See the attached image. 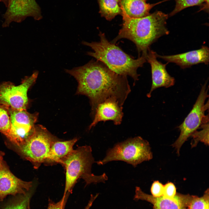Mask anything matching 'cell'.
<instances>
[{
  "label": "cell",
  "instance_id": "cell-1",
  "mask_svg": "<svg viewBox=\"0 0 209 209\" xmlns=\"http://www.w3.org/2000/svg\"><path fill=\"white\" fill-rule=\"evenodd\" d=\"M65 71L78 82L76 94L89 99L93 118L100 103L113 98L122 106L131 91L127 76L115 73L99 61L91 60L83 66Z\"/></svg>",
  "mask_w": 209,
  "mask_h": 209
},
{
  "label": "cell",
  "instance_id": "cell-9",
  "mask_svg": "<svg viewBox=\"0 0 209 209\" xmlns=\"http://www.w3.org/2000/svg\"><path fill=\"white\" fill-rule=\"evenodd\" d=\"M11 128L9 140L12 144L21 145L34 131L38 113H31L26 109L18 110L10 107Z\"/></svg>",
  "mask_w": 209,
  "mask_h": 209
},
{
  "label": "cell",
  "instance_id": "cell-23",
  "mask_svg": "<svg viewBox=\"0 0 209 209\" xmlns=\"http://www.w3.org/2000/svg\"><path fill=\"white\" fill-rule=\"evenodd\" d=\"M176 4L174 10L170 14L172 16L182 10L190 6L200 5L205 2V0H174Z\"/></svg>",
  "mask_w": 209,
  "mask_h": 209
},
{
  "label": "cell",
  "instance_id": "cell-17",
  "mask_svg": "<svg viewBox=\"0 0 209 209\" xmlns=\"http://www.w3.org/2000/svg\"><path fill=\"white\" fill-rule=\"evenodd\" d=\"M147 0H120L121 15L131 18H139L149 14L154 4L147 3Z\"/></svg>",
  "mask_w": 209,
  "mask_h": 209
},
{
  "label": "cell",
  "instance_id": "cell-4",
  "mask_svg": "<svg viewBox=\"0 0 209 209\" xmlns=\"http://www.w3.org/2000/svg\"><path fill=\"white\" fill-rule=\"evenodd\" d=\"M90 146L86 145L78 147L62 161L61 164L65 170V184L63 195L72 192L78 180L83 179L86 185L91 183H105L108 177L105 173L96 176L91 173V168L95 162L92 154Z\"/></svg>",
  "mask_w": 209,
  "mask_h": 209
},
{
  "label": "cell",
  "instance_id": "cell-27",
  "mask_svg": "<svg viewBox=\"0 0 209 209\" xmlns=\"http://www.w3.org/2000/svg\"><path fill=\"white\" fill-rule=\"evenodd\" d=\"M5 155V153L1 151H0V167L2 162L3 160V158Z\"/></svg>",
  "mask_w": 209,
  "mask_h": 209
},
{
  "label": "cell",
  "instance_id": "cell-3",
  "mask_svg": "<svg viewBox=\"0 0 209 209\" xmlns=\"http://www.w3.org/2000/svg\"><path fill=\"white\" fill-rule=\"evenodd\" d=\"M100 41L91 43L83 41L82 44L91 47L93 51L87 54L102 63L111 70L118 75L131 77L134 82L139 75L137 70L146 61V55L142 56L135 59L125 53L114 44L109 42L105 34L100 31Z\"/></svg>",
  "mask_w": 209,
  "mask_h": 209
},
{
  "label": "cell",
  "instance_id": "cell-30",
  "mask_svg": "<svg viewBox=\"0 0 209 209\" xmlns=\"http://www.w3.org/2000/svg\"><path fill=\"white\" fill-rule=\"evenodd\" d=\"M27 209H30V205L28 206Z\"/></svg>",
  "mask_w": 209,
  "mask_h": 209
},
{
  "label": "cell",
  "instance_id": "cell-22",
  "mask_svg": "<svg viewBox=\"0 0 209 209\" xmlns=\"http://www.w3.org/2000/svg\"><path fill=\"white\" fill-rule=\"evenodd\" d=\"M31 192H27L3 209H27L30 205Z\"/></svg>",
  "mask_w": 209,
  "mask_h": 209
},
{
  "label": "cell",
  "instance_id": "cell-11",
  "mask_svg": "<svg viewBox=\"0 0 209 209\" xmlns=\"http://www.w3.org/2000/svg\"><path fill=\"white\" fill-rule=\"evenodd\" d=\"M32 181H25L18 178L10 171L6 162L3 161L0 167V200L8 195H25L32 187Z\"/></svg>",
  "mask_w": 209,
  "mask_h": 209
},
{
  "label": "cell",
  "instance_id": "cell-8",
  "mask_svg": "<svg viewBox=\"0 0 209 209\" xmlns=\"http://www.w3.org/2000/svg\"><path fill=\"white\" fill-rule=\"evenodd\" d=\"M38 74V71H35L31 75L25 77L17 86L9 81L2 82L0 84V103L14 109H26L28 91L35 83Z\"/></svg>",
  "mask_w": 209,
  "mask_h": 209
},
{
  "label": "cell",
  "instance_id": "cell-14",
  "mask_svg": "<svg viewBox=\"0 0 209 209\" xmlns=\"http://www.w3.org/2000/svg\"><path fill=\"white\" fill-rule=\"evenodd\" d=\"M123 107L117 100L109 98L100 103L96 109L92 122L89 129L95 126L99 122L112 121L116 125H120L123 113Z\"/></svg>",
  "mask_w": 209,
  "mask_h": 209
},
{
  "label": "cell",
  "instance_id": "cell-13",
  "mask_svg": "<svg viewBox=\"0 0 209 209\" xmlns=\"http://www.w3.org/2000/svg\"><path fill=\"white\" fill-rule=\"evenodd\" d=\"M156 53L149 48L146 55V60L151 66L152 80L151 89L147 95L149 98L155 89L163 87H170L175 83L174 78L169 74L166 69V65L168 63L163 64L158 61L157 59Z\"/></svg>",
  "mask_w": 209,
  "mask_h": 209
},
{
  "label": "cell",
  "instance_id": "cell-6",
  "mask_svg": "<svg viewBox=\"0 0 209 209\" xmlns=\"http://www.w3.org/2000/svg\"><path fill=\"white\" fill-rule=\"evenodd\" d=\"M152 158L148 142L137 136L116 144L107 151L102 160L96 162L98 165H103L110 161H121L136 167L138 164L149 161Z\"/></svg>",
  "mask_w": 209,
  "mask_h": 209
},
{
  "label": "cell",
  "instance_id": "cell-7",
  "mask_svg": "<svg viewBox=\"0 0 209 209\" xmlns=\"http://www.w3.org/2000/svg\"><path fill=\"white\" fill-rule=\"evenodd\" d=\"M208 87L206 82L202 86L199 96L193 107L182 123L179 126L180 134L176 141L172 144L177 154L179 155L181 147L189 137L204 122L209 121L208 115L205 112L208 109Z\"/></svg>",
  "mask_w": 209,
  "mask_h": 209
},
{
  "label": "cell",
  "instance_id": "cell-12",
  "mask_svg": "<svg viewBox=\"0 0 209 209\" xmlns=\"http://www.w3.org/2000/svg\"><path fill=\"white\" fill-rule=\"evenodd\" d=\"M134 199L144 200L150 203L153 209H187L192 196L176 194L172 199L166 198L163 196L155 197L145 193L139 187L136 186Z\"/></svg>",
  "mask_w": 209,
  "mask_h": 209
},
{
  "label": "cell",
  "instance_id": "cell-25",
  "mask_svg": "<svg viewBox=\"0 0 209 209\" xmlns=\"http://www.w3.org/2000/svg\"><path fill=\"white\" fill-rule=\"evenodd\" d=\"M176 194V188L172 183L169 182L164 185L163 197L166 198L172 199Z\"/></svg>",
  "mask_w": 209,
  "mask_h": 209
},
{
  "label": "cell",
  "instance_id": "cell-15",
  "mask_svg": "<svg viewBox=\"0 0 209 209\" xmlns=\"http://www.w3.org/2000/svg\"><path fill=\"white\" fill-rule=\"evenodd\" d=\"M157 57L167 62L176 64L181 68L185 69L201 63L208 65L209 61V49L205 46L199 49L186 53L170 55H161L156 53Z\"/></svg>",
  "mask_w": 209,
  "mask_h": 209
},
{
  "label": "cell",
  "instance_id": "cell-16",
  "mask_svg": "<svg viewBox=\"0 0 209 209\" xmlns=\"http://www.w3.org/2000/svg\"><path fill=\"white\" fill-rule=\"evenodd\" d=\"M78 139L61 141L58 139L52 144L49 153L44 162L46 166L61 164L62 161L73 149V147Z\"/></svg>",
  "mask_w": 209,
  "mask_h": 209
},
{
  "label": "cell",
  "instance_id": "cell-21",
  "mask_svg": "<svg viewBox=\"0 0 209 209\" xmlns=\"http://www.w3.org/2000/svg\"><path fill=\"white\" fill-rule=\"evenodd\" d=\"M209 190L208 189L201 197L192 196L187 209H209Z\"/></svg>",
  "mask_w": 209,
  "mask_h": 209
},
{
  "label": "cell",
  "instance_id": "cell-26",
  "mask_svg": "<svg viewBox=\"0 0 209 209\" xmlns=\"http://www.w3.org/2000/svg\"><path fill=\"white\" fill-rule=\"evenodd\" d=\"M164 185L158 181H154L151 188L152 195L155 197H159L163 196Z\"/></svg>",
  "mask_w": 209,
  "mask_h": 209
},
{
  "label": "cell",
  "instance_id": "cell-19",
  "mask_svg": "<svg viewBox=\"0 0 209 209\" xmlns=\"http://www.w3.org/2000/svg\"><path fill=\"white\" fill-rule=\"evenodd\" d=\"M11 128L10 107L0 103V132L8 139Z\"/></svg>",
  "mask_w": 209,
  "mask_h": 209
},
{
  "label": "cell",
  "instance_id": "cell-24",
  "mask_svg": "<svg viewBox=\"0 0 209 209\" xmlns=\"http://www.w3.org/2000/svg\"><path fill=\"white\" fill-rule=\"evenodd\" d=\"M70 194H66L63 196L58 202H55L51 200H48V206L47 209H64L65 206Z\"/></svg>",
  "mask_w": 209,
  "mask_h": 209
},
{
  "label": "cell",
  "instance_id": "cell-18",
  "mask_svg": "<svg viewBox=\"0 0 209 209\" xmlns=\"http://www.w3.org/2000/svg\"><path fill=\"white\" fill-rule=\"evenodd\" d=\"M101 16L111 21L116 16L121 15L120 0H97Z\"/></svg>",
  "mask_w": 209,
  "mask_h": 209
},
{
  "label": "cell",
  "instance_id": "cell-2",
  "mask_svg": "<svg viewBox=\"0 0 209 209\" xmlns=\"http://www.w3.org/2000/svg\"><path fill=\"white\" fill-rule=\"evenodd\" d=\"M122 16V27L111 43L115 44L122 38L128 39L136 45L139 54L142 52L146 55L151 44L169 33L166 26L168 15L161 11L139 18Z\"/></svg>",
  "mask_w": 209,
  "mask_h": 209
},
{
  "label": "cell",
  "instance_id": "cell-10",
  "mask_svg": "<svg viewBox=\"0 0 209 209\" xmlns=\"http://www.w3.org/2000/svg\"><path fill=\"white\" fill-rule=\"evenodd\" d=\"M3 15V28L12 22L20 23L28 17L36 20L42 18L41 9L35 0H10Z\"/></svg>",
  "mask_w": 209,
  "mask_h": 209
},
{
  "label": "cell",
  "instance_id": "cell-29",
  "mask_svg": "<svg viewBox=\"0 0 209 209\" xmlns=\"http://www.w3.org/2000/svg\"><path fill=\"white\" fill-rule=\"evenodd\" d=\"M205 2L206 3V7L208 8L209 6V0H205Z\"/></svg>",
  "mask_w": 209,
  "mask_h": 209
},
{
  "label": "cell",
  "instance_id": "cell-20",
  "mask_svg": "<svg viewBox=\"0 0 209 209\" xmlns=\"http://www.w3.org/2000/svg\"><path fill=\"white\" fill-rule=\"evenodd\" d=\"M199 128L200 130H197L191 136L192 138L191 143L192 147H196L199 142L206 145H209V121L203 123Z\"/></svg>",
  "mask_w": 209,
  "mask_h": 209
},
{
  "label": "cell",
  "instance_id": "cell-28",
  "mask_svg": "<svg viewBox=\"0 0 209 209\" xmlns=\"http://www.w3.org/2000/svg\"><path fill=\"white\" fill-rule=\"evenodd\" d=\"M10 0H0V2L3 3L6 7Z\"/></svg>",
  "mask_w": 209,
  "mask_h": 209
},
{
  "label": "cell",
  "instance_id": "cell-5",
  "mask_svg": "<svg viewBox=\"0 0 209 209\" xmlns=\"http://www.w3.org/2000/svg\"><path fill=\"white\" fill-rule=\"evenodd\" d=\"M58 139L42 125H36L34 132L19 146L6 142L7 146L38 169L47 157L53 143Z\"/></svg>",
  "mask_w": 209,
  "mask_h": 209
}]
</instances>
